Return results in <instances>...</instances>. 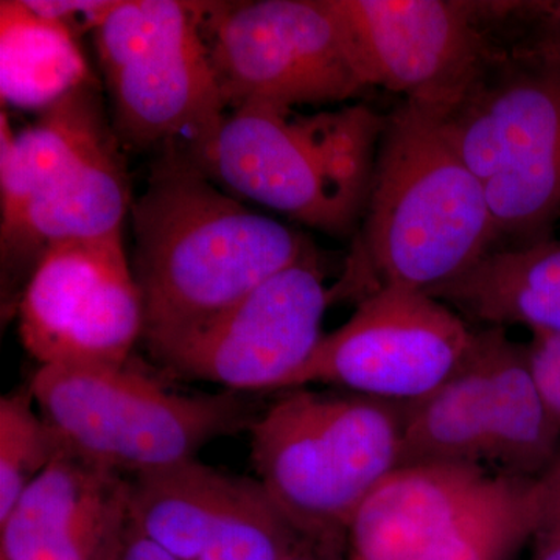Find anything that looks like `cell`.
Wrapping results in <instances>:
<instances>
[{
    "label": "cell",
    "instance_id": "obj_17",
    "mask_svg": "<svg viewBox=\"0 0 560 560\" xmlns=\"http://www.w3.org/2000/svg\"><path fill=\"white\" fill-rule=\"evenodd\" d=\"M113 127L94 81L81 84L20 132L0 114V224L9 223L51 173Z\"/></svg>",
    "mask_w": 560,
    "mask_h": 560
},
{
    "label": "cell",
    "instance_id": "obj_5",
    "mask_svg": "<svg viewBox=\"0 0 560 560\" xmlns=\"http://www.w3.org/2000/svg\"><path fill=\"white\" fill-rule=\"evenodd\" d=\"M436 116L485 187L499 243L550 241L560 220V65L500 49L464 97Z\"/></svg>",
    "mask_w": 560,
    "mask_h": 560
},
{
    "label": "cell",
    "instance_id": "obj_29",
    "mask_svg": "<svg viewBox=\"0 0 560 560\" xmlns=\"http://www.w3.org/2000/svg\"><path fill=\"white\" fill-rule=\"evenodd\" d=\"M346 541L313 540L300 556L291 560H345Z\"/></svg>",
    "mask_w": 560,
    "mask_h": 560
},
{
    "label": "cell",
    "instance_id": "obj_15",
    "mask_svg": "<svg viewBox=\"0 0 560 560\" xmlns=\"http://www.w3.org/2000/svg\"><path fill=\"white\" fill-rule=\"evenodd\" d=\"M467 319L560 335V241L490 250L458 278L425 291Z\"/></svg>",
    "mask_w": 560,
    "mask_h": 560
},
{
    "label": "cell",
    "instance_id": "obj_26",
    "mask_svg": "<svg viewBox=\"0 0 560 560\" xmlns=\"http://www.w3.org/2000/svg\"><path fill=\"white\" fill-rule=\"evenodd\" d=\"M24 3L33 13L60 22L77 36L80 32L94 33L119 0H24Z\"/></svg>",
    "mask_w": 560,
    "mask_h": 560
},
{
    "label": "cell",
    "instance_id": "obj_4",
    "mask_svg": "<svg viewBox=\"0 0 560 560\" xmlns=\"http://www.w3.org/2000/svg\"><path fill=\"white\" fill-rule=\"evenodd\" d=\"M287 390L250 427L256 478L305 536L348 544L361 504L400 467L405 404Z\"/></svg>",
    "mask_w": 560,
    "mask_h": 560
},
{
    "label": "cell",
    "instance_id": "obj_24",
    "mask_svg": "<svg viewBox=\"0 0 560 560\" xmlns=\"http://www.w3.org/2000/svg\"><path fill=\"white\" fill-rule=\"evenodd\" d=\"M540 506L530 537V560H560V451L539 477Z\"/></svg>",
    "mask_w": 560,
    "mask_h": 560
},
{
    "label": "cell",
    "instance_id": "obj_28",
    "mask_svg": "<svg viewBox=\"0 0 560 560\" xmlns=\"http://www.w3.org/2000/svg\"><path fill=\"white\" fill-rule=\"evenodd\" d=\"M124 541H121V552L119 560H179L171 551L161 547L158 541L150 539L145 533H142L131 522L130 515L125 521Z\"/></svg>",
    "mask_w": 560,
    "mask_h": 560
},
{
    "label": "cell",
    "instance_id": "obj_3",
    "mask_svg": "<svg viewBox=\"0 0 560 560\" xmlns=\"http://www.w3.org/2000/svg\"><path fill=\"white\" fill-rule=\"evenodd\" d=\"M385 125L361 105L313 116L245 105L195 164L230 194L348 237L366 210Z\"/></svg>",
    "mask_w": 560,
    "mask_h": 560
},
{
    "label": "cell",
    "instance_id": "obj_27",
    "mask_svg": "<svg viewBox=\"0 0 560 560\" xmlns=\"http://www.w3.org/2000/svg\"><path fill=\"white\" fill-rule=\"evenodd\" d=\"M529 20L533 22L529 35L518 49L560 65V0L537 2Z\"/></svg>",
    "mask_w": 560,
    "mask_h": 560
},
{
    "label": "cell",
    "instance_id": "obj_23",
    "mask_svg": "<svg viewBox=\"0 0 560 560\" xmlns=\"http://www.w3.org/2000/svg\"><path fill=\"white\" fill-rule=\"evenodd\" d=\"M33 407L31 388L0 400V521L25 489L68 451L60 434Z\"/></svg>",
    "mask_w": 560,
    "mask_h": 560
},
{
    "label": "cell",
    "instance_id": "obj_19",
    "mask_svg": "<svg viewBox=\"0 0 560 560\" xmlns=\"http://www.w3.org/2000/svg\"><path fill=\"white\" fill-rule=\"evenodd\" d=\"M235 477L189 459L128 481V515L179 560H200Z\"/></svg>",
    "mask_w": 560,
    "mask_h": 560
},
{
    "label": "cell",
    "instance_id": "obj_25",
    "mask_svg": "<svg viewBox=\"0 0 560 560\" xmlns=\"http://www.w3.org/2000/svg\"><path fill=\"white\" fill-rule=\"evenodd\" d=\"M526 350L541 397L560 425V335L533 331Z\"/></svg>",
    "mask_w": 560,
    "mask_h": 560
},
{
    "label": "cell",
    "instance_id": "obj_11",
    "mask_svg": "<svg viewBox=\"0 0 560 560\" xmlns=\"http://www.w3.org/2000/svg\"><path fill=\"white\" fill-rule=\"evenodd\" d=\"M334 302L315 248L156 360L232 393L287 390L323 340L324 315Z\"/></svg>",
    "mask_w": 560,
    "mask_h": 560
},
{
    "label": "cell",
    "instance_id": "obj_2",
    "mask_svg": "<svg viewBox=\"0 0 560 560\" xmlns=\"http://www.w3.org/2000/svg\"><path fill=\"white\" fill-rule=\"evenodd\" d=\"M497 248L481 180L436 114L405 101L386 116L359 243L335 302L386 287L429 291Z\"/></svg>",
    "mask_w": 560,
    "mask_h": 560
},
{
    "label": "cell",
    "instance_id": "obj_1",
    "mask_svg": "<svg viewBox=\"0 0 560 560\" xmlns=\"http://www.w3.org/2000/svg\"><path fill=\"white\" fill-rule=\"evenodd\" d=\"M158 156L130 210L140 341L154 360L315 249L301 232L220 190L183 151Z\"/></svg>",
    "mask_w": 560,
    "mask_h": 560
},
{
    "label": "cell",
    "instance_id": "obj_18",
    "mask_svg": "<svg viewBox=\"0 0 560 560\" xmlns=\"http://www.w3.org/2000/svg\"><path fill=\"white\" fill-rule=\"evenodd\" d=\"M492 441L485 359L474 330L458 371L430 396L405 404L400 467L419 464L490 466Z\"/></svg>",
    "mask_w": 560,
    "mask_h": 560
},
{
    "label": "cell",
    "instance_id": "obj_21",
    "mask_svg": "<svg viewBox=\"0 0 560 560\" xmlns=\"http://www.w3.org/2000/svg\"><path fill=\"white\" fill-rule=\"evenodd\" d=\"M540 506L539 478L506 475L477 508L386 560H517Z\"/></svg>",
    "mask_w": 560,
    "mask_h": 560
},
{
    "label": "cell",
    "instance_id": "obj_13",
    "mask_svg": "<svg viewBox=\"0 0 560 560\" xmlns=\"http://www.w3.org/2000/svg\"><path fill=\"white\" fill-rule=\"evenodd\" d=\"M124 147L114 128L91 140L0 224L3 298L24 291L36 265L55 243L119 234L131 210Z\"/></svg>",
    "mask_w": 560,
    "mask_h": 560
},
{
    "label": "cell",
    "instance_id": "obj_22",
    "mask_svg": "<svg viewBox=\"0 0 560 560\" xmlns=\"http://www.w3.org/2000/svg\"><path fill=\"white\" fill-rule=\"evenodd\" d=\"M313 540L290 521L257 478L235 477L200 560H291Z\"/></svg>",
    "mask_w": 560,
    "mask_h": 560
},
{
    "label": "cell",
    "instance_id": "obj_20",
    "mask_svg": "<svg viewBox=\"0 0 560 560\" xmlns=\"http://www.w3.org/2000/svg\"><path fill=\"white\" fill-rule=\"evenodd\" d=\"M3 105L44 110L92 80L77 36L33 13L24 0L0 3Z\"/></svg>",
    "mask_w": 560,
    "mask_h": 560
},
{
    "label": "cell",
    "instance_id": "obj_7",
    "mask_svg": "<svg viewBox=\"0 0 560 560\" xmlns=\"http://www.w3.org/2000/svg\"><path fill=\"white\" fill-rule=\"evenodd\" d=\"M31 390L69 452L132 477L195 459L256 420L232 390L183 396L127 366H40Z\"/></svg>",
    "mask_w": 560,
    "mask_h": 560
},
{
    "label": "cell",
    "instance_id": "obj_10",
    "mask_svg": "<svg viewBox=\"0 0 560 560\" xmlns=\"http://www.w3.org/2000/svg\"><path fill=\"white\" fill-rule=\"evenodd\" d=\"M18 316L22 345L40 366H127L143 307L121 232L51 245Z\"/></svg>",
    "mask_w": 560,
    "mask_h": 560
},
{
    "label": "cell",
    "instance_id": "obj_16",
    "mask_svg": "<svg viewBox=\"0 0 560 560\" xmlns=\"http://www.w3.org/2000/svg\"><path fill=\"white\" fill-rule=\"evenodd\" d=\"M486 375L493 470L539 478L560 451V425L541 397L526 345L503 327L477 330Z\"/></svg>",
    "mask_w": 560,
    "mask_h": 560
},
{
    "label": "cell",
    "instance_id": "obj_9",
    "mask_svg": "<svg viewBox=\"0 0 560 560\" xmlns=\"http://www.w3.org/2000/svg\"><path fill=\"white\" fill-rule=\"evenodd\" d=\"M471 338L474 330L444 302L425 291L386 287L324 335L289 389L324 383L375 399L420 400L458 371Z\"/></svg>",
    "mask_w": 560,
    "mask_h": 560
},
{
    "label": "cell",
    "instance_id": "obj_14",
    "mask_svg": "<svg viewBox=\"0 0 560 560\" xmlns=\"http://www.w3.org/2000/svg\"><path fill=\"white\" fill-rule=\"evenodd\" d=\"M128 515V481L66 451L3 521V560H91Z\"/></svg>",
    "mask_w": 560,
    "mask_h": 560
},
{
    "label": "cell",
    "instance_id": "obj_6",
    "mask_svg": "<svg viewBox=\"0 0 560 560\" xmlns=\"http://www.w3.org/2000/svg\"><path fill=\"white\" fill-rule=\"evenodd\" d=\"M205 9L119 0L92 33L124 149L178 150L197 162L219 135L228 106L210 61Z\"/></svg>",
    "mask_w": 560,
    "mask_h": 560
},
{
    "label": "cell",
    "instance_id": "obj_12",
    "mask_svg": "<svg viewBox=\"0 0 560 560\" xmlns=\"http://www.w3.org/2000/svg\"><path fill=\"white\" fill-rule=\"evenodd\" d=\"M371 88L442 114L464 97L501 47L481 28L489 3L330 0Z\"/></svg>",
    "mask_w": 560,
    "mask_h": 560
},
{
    "label": "cell",
    "instance_id": "obj_8",
    "mask_svg": "<svg viewBox=\"0 0 560 560\" xmlns=\"http://www.w3.org/2000/svg\"><path fill=\"white\" fill-rule=\"evenodd\" d=\"M205 33L228 109L293 110L371 90L330 0L206 2Z\"/></svg>",
    "mask_w": 560,
    "mask_h": 560
}]
</instances>
